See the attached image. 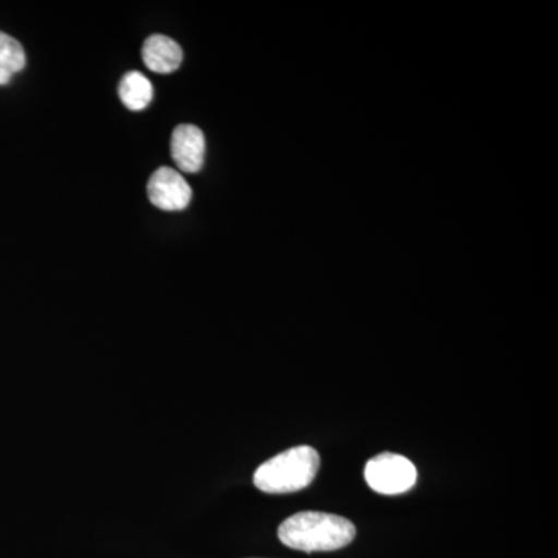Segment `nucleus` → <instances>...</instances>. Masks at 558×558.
Listing matches in <instances>:
<instances>
[{
    "label": "nucleus",
    "instance_id": "nucleus-4",
    "mask_svg": "<svg viewBox=\"0 0 558 558\" xmlns=\"http://www.w3.org/2000/svg\"><path fill=\"white\" fill-rule=\"evenodd\" d=\"M148 197L154 207L163 211H182L189 207L193 191L180 172L161 167L150 175Z\"/></svg>",
    "mask_w": 558,
    "mask_h": 558
},
{
    "label": "nucleus",
    "instance_id": "nucleus-5",
    "mask_svg": "<svg viewBox=\"0 0 558 558\" xmlns=\"http://www.w3.org/2000/svg\"><path fill=\"white\" fill-rule=\"evenodd\" d=\"M171 156L180 171L199 172L205 161V135L193 124H180L172 132Z\"/></svg>",
    "mask_w": 558,
    "mask_h": 558
},
{
    "label": "nucleus",
    "instance_id": "nucleus-3",
    "mask_svg": "<svg viewBox=\"0 0 558 558\" xmlns=\"http://www.w3.org/2000/svg\"><path fill=\"white\" fill-rule=\"evenodd\" d=\"M365 480L377 494L400 495L416 484L417 470L402 454L380 453L366 464Z\"/></svg>",
    "mask_w": 558,
    "mask_h": 558
},
{
    "label": "nucleus",
    "instance_id": "nucleus-6",
    "mask_svg": "<svg viewBox=\"0 0 558 558\" xmlns=\"http://www.w3.org/2000/svg\"><path fill=\"white\" fill-rule=\"evenodd\" d=\"M143 62L156 73L175 72L182 64L183 51L174 39L165 35H153L143 44Z\"/></svg>",
    "mask_w": 558,
    "mask_h": 558
},
{
    "label": "nucleus",
    "instance_id": "nucleus-2",
    "mask_svg": "<svg viewBox=\"0 0 558 558\" xmlns=\"http://www.w3.org/2000/svg\"><path fill=\"white\" fill-rule=\"evenodd\" d=\"M318 469L317 450L310 446L293 447L260 464L253 483L264 494H292L310 486Z\"/></svg>",
    "mask_w": 558,
    "mask_h": 558
},
{
    "label": "nucleus",
    "instance_id": "nucleus-1",
    "mask_svg": "<svg viewBox=\"0 0 558 558\" xmlns=\"http://www.w3.org/2000/svg\"><path fill=\"white\" fill-rule=\"evenodd\" d=\"M282 545L303 553H329L348 546L355 538V526L332 513L300 512L278 529Z\"/></svg>",
    "mask_w": 558,
    "mask_h": 558
},
{
    "label": "nucleus",
    "instance_id": "nucleus-8",
    "mask_svg": "<svg viewBox=\"0 0 558 558\" xmlns=\"http://www.w3.org/2000/svg\"><path fill=\"white\" fill-rule=\"evenodd\" d=\"M25 62L27 58L21 43L0 32V86L9 84L25 68Z\"/></svg>",
    "mask_w": 558,
    "mask_h": 558
},
{
    "label": "nucleus",
    "instance_id": "nucleus-7",
    "mask_svg": "<svg viewBox=\"0 0 558 558\" xmlns=\"http://www.w3.org/2000/svg\"><path fill=\"white\" fill-rule=\"evenodd\" d=\"M119 95L120 100L128 109L138 112V110L148 108L153 101V84L143 73L130 72L121 80Z\"/></svg>",
    "mask_w": 558,
    "mask_h": 558
}]
</instances>
